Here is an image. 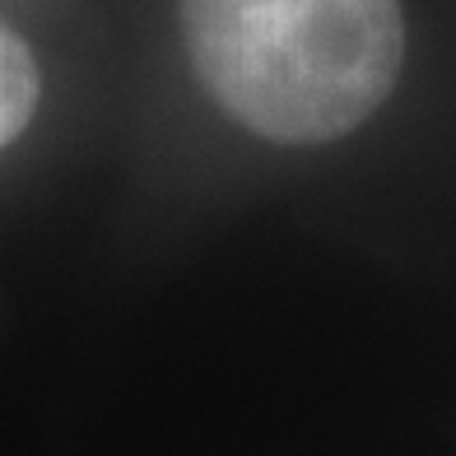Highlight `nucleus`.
I'll return each mask as SVG.
<instances>
[{"label":"nucleus","instance_id":"nucleus-1","mask_svg":"<svg viewBox=\"0 0 456 456\" xmlns=\"http://www.w3.org/2000/svg\"><path fill=\"white\" fill-rule=\"evenodd\" d=\"M182 28L224 112L280 144L363 126L405 56L401 0H182Z\"/></svg>","mask_w":456,"mask_h":456},{"label":"nucleus","instance_id":"nucleus-2","mask_svg":"<svg viewBox=\"0 0 456 456\" xmlns=\"http://www.w3.org/2000/svg\"><path fill=\"white\" fill-rule=\"evenodd\" d=\"M37 108V66L28 47L0 24V150L28 126Z\"/></svg>","mask_w":456,"mask_h":456}]
</instances>
